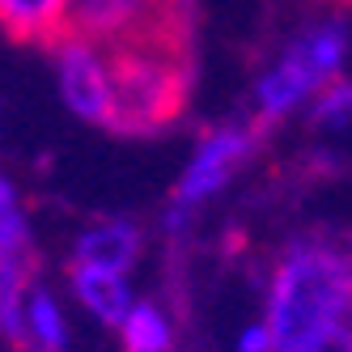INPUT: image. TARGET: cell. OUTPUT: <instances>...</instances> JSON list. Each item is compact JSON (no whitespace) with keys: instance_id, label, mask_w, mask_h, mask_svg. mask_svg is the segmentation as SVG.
<instances>
[{"instance_id":"obj_1","label":"cell","mask_w":352,"mask_h":352,"mask_svg":"<svg viewBox=\"0 0 352 352\" xmlns=\"http://www.w3.org/2000/svg\"><path fill=\"white\" fill-rule=\"evenodd\" d=\"M272 352H314L352 327V246L340 238H297L267 289Z\"/></svg>"},{"instance_id":"obj_2","label":"cell","mask_w":352,"mask_h":352,"mask_svg":"<svg viewBox=\"0 0 352 352\" xmlns=\"http://www.w3.org/2000/svg\"><path fill=\"white\" fill-rule=\"evenodd\" d=\"M111 132H162L187 102V52L183 43H128L111 47Z\"/></svg>"},{"instance_id":"obj_3","label":"cell","mask_w":352,"mask_h":352,"mask_svg":"<svg viewBox=\"0 0 352 352\" xmlns=\"http://www.w3.org/2000/svg\"><path fill=\"white\" fill-rule=\"evenodd\" d=\"M352 60V21L344 13H327L310 26H301L285 52L276 56L263 77L255 81V111L263 123H276L293 115L297 107L314 102V94L322 85H331L344 77V68Z\"/></svg>"},{"instance_id":"obj_4","label":"cell","mask_w":352,"mask_h":352,"mask_svg":"<svg viewBox=\"0 0 352 352\" xmlns=\"http://www.w3.org/2000/svg\"><path fill=\"white\" fill-rule=\"evenodd\" d=\"M187 0H68L64 34L102 47L183 43Z\"/></svg>"},{"instance_id":"obj_5","label":"cell","mask_w":352,"mask_h":352,"mask_svg":"<svg viewBox=\"0 0 352 352\" xmlns=\"http://www.w3.org/2000/svg\"><path fill=\"white\" fill-rule=\"evenodd\" d=\"M255 140H259L255 128H246V123H225V128H212L195 144V153H191L179 187H174L170 208H166V230L170 234H183L187 221L195 217V208L204 204V199H212L242 170V162L255 153Z\"/></svg>"},{"instance_id":"obj_6","label":"cell","mask_w":352,"mask_h":352,"mask_svg":"<svg viewBox=\"0 0 352 352\" xmlns=\"http://www.w3.org/2000/svg\"><path fill=\"white\" fill-rule=\"evenodd\" d=\"M56 81L64 107L98 128H111L115 107V81H111V47L89 43L77 34L56 38Z\"/></svg>"},{"instance_id":"obj_7","label":"cell","mask_w":352,"mask_h":352,"mask_svg":"<svg viewBox=\"0 0 352 352\" xmlns=\"http://www.w3.org/2000/svg\"><path fill=\"white\" fill-rule=\"evenodd\" d=\"M136 255H140V225L128 217L94 221L89 230L77 234V246H72V263H94V267H115V272H128Z\"/></svg>"},{"instance_id":"obj_8","label":"cell","mask_w":352,"mask_h":352,"mask_svg":"<svg viewBox=\"0 0 352 352\" xmlns=\"http://www.w3.org/2000/svg\"><path fill=\"white\" fill-rule=\"evenodd\" d=\"M72 293L102 327H119L136 301L128 289V276L115 267H94V263H72Z\"/></svg>"},{"instance_id":"obj_9","label":"cell","mask_w":352,"mask_h":352,"mask_svg":"<svg viewBox=\"0 0 352 352\" xmlns=\"http://www.w3.org/2000/svg\"><path fill=\"white\" fill-rule=\"evenodd\" d=\"M68 0H0V26L21 43H56L64 34Z\"/></svg>"},{"instance_id":"obj_10","label":"cell","mask_w":352,"mask_h":352,"mask_svg":"<svg viewBox=\"0 0 352 352\" xmlns=\"http://www.w3.org/2000/svg\"><path fill=\"white\" fill-rule=\"evenodd\" d=\"M26 348L34 352H68V322L56 293L47 285L26 289Z\"/></svg>"},{"instance_id":"obj_11","label":"cell","mask_w":352,"mask_h":352,"mask_svg":"<svg viewBox=\"0 0 352 352\" xmlns=\"http://www.w3.org/2000/svg\"><path fill=\"white\" fill-rule=\"evenodd\" d=\"M26 259H13V255H0V336L9 344L26 348Z\"/></svg>"},{"instance_id":"obj_12","label":"cell","mask_w":352,"mask_h":352,"mask_svg":"<svg viewBox=\"0 0 352 352\" xmlns=\"http://www.w3.org/2000/svg\"><path fill=\"white\" fill-rule=\"evenodd\" d=\"M123 352H170L174 348V327L157 310V301H132V310L119 322Z\"/></svg>"},{"instance_id":"obj_13","label":"cell","mask_w":352,"mask_h":352,"mask_svg":"<svg viewBox=\"0 0 352 352\" xmlns=\"http://www.w3.org/2000/svg\"><path fill=\"white\" fill-rule=\"evenodd\" d=\"M0 255L30 263V225H26V212H21L17 187L5 174H0Z\"/></svg>"},{"instance_id":"obj_14","label":"cell","mask_w":352,"mask_h":352,"mask_svg":"<svg viewBox=\"0 0 352 352\" xmlns=\"http://www.w3.org/2000/svg\"><path fill=\"white\" fill-rule=\"evenodd\" d=\"M310 123L318 132H340L352 123V77H336L331 85H322L314 94Z\"/></svg>"},{"instance_id":"obj_15","label":"cell","mask_w":352,"mask_h":352,"mask_svg":"<svg viewBox=\"0 0 352 352\" xmlns=\"http://www.w3.org/2000/svg\"><path fill=\"white\" fill-rule=\"evenodd\" d=\"M238 352H272V331H267V322H250L246 331L238 336Z\"/></svg>"},{"instance_id":"obj_16","label":"cell","mask_w":352,"mask_h":352,"mask_svg":"<svg viewBox=\"0 0 352 352\" xmlns=\"http://www.w3.org/2000/svg\"><path fill=\"white\" fill-rule=\"evenodd\" d=\"M314 352H352V327H344V331H336L327 344H318Z\"/></svg>"}]
</instances>
